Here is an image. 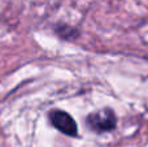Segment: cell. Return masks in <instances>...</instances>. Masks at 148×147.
Listing matches in <instances>:
<instances>
[{"label": "cell", "instance_id": "1", "mask_svg": "<svg viewBox=\"0 0 148 147\" xmlns=\"http://www.w3.org/2000/svg\"><path fill=\"white\" fill-rule=\"evenodd\" d=\"M88 125L96 132H108L116 126V116L110 109H103L88 116Z\"/></svg>", "mask_w": 148, "mask_h": 147}, {"label": "cell", "instance_id": "2", "mask_svg": "<svg viewBox=\"0 0 148 147\" xmlns=\"http://www.w3.org/2000/svg\"><path fill=\"white\" fill-rule=\"evenodd\" d=\"M51 121L60 132H62L66 135H73L77 134V124L75 121L66 113L62 111H55L51 113Z\"/></svg>", "mask_w": 148, "mask_h": 147}]
</instances>
